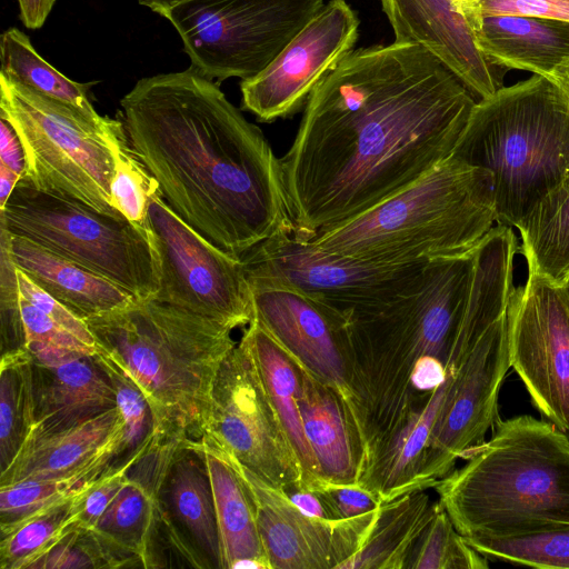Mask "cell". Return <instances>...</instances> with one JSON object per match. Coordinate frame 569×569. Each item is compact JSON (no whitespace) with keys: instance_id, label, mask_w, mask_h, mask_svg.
<instances>
[{"instance_id":"1","label":"cell","mask_w":569,"mask_h":569,"mask_svg":"<svg viewBox=\"0 0 569 569\" xmlns=\"http://www.w3.org/2000/svg\"><path fill=\"white\" fill-rule=\"evenodd\" d=\"M476 102L421 46L349 52L310 94L280 158L295 231L312 239L449 158Z\"/></svg>"},{"instance_id":"2","label":"cell","mask_w":569,"mask_h":569,"mask_svg":"<svg viewBox=\"0 0 569 569\" xmlns=\"http://www.w3.org/2000/svg\"><path fill=\"white\" fill-rule=\"evenodd\" d=\"M120 106L163 200L211 243L241 258L295 227L280 158L213 80L191 68L142 78Z\"/></svg>"},{"instance_id":"3","label":"cell","mask_w":569,"mask_h":569,"mask_svg":"<svg viewBox=\"0 0 569 569\" xmlns=\"http://www.w3.org/2000/svg\"><path fill=\"white\" fill-rule=\"evenodd\" d=\"M475 272L476 246L429 260L390 298L343 313L348 405L363 442V465L413 415L415 368L428 358L448 362Z\"/></svg>"},{"instance_id":"4","label":"cell","mask_w":569,"mask_h":569,"mask_svg":"<svg viewBox=\"0 0 569 569\" xmlns=\"http://www.w3.org/2000/svg\"><path fill=\"white\" fill-rule=\"evenodd\" d=\"M433 487L466 539L569 526V437L543 418L499 419Z\"/></svg>"},{"instance_id":"5","label":"cell","mask_w":569,"mask_h":569,"mask_svg":"<svg viewBox=\"0 0 569 569\" xmlns=\"http://www.w3.org/2000/svg\"><path fill=\"white\" fill-rule=\"evenodd\" d=\"M83 320L143 391L154 435L199 440L213 379L237 345L232 329L156 299Z\"/></svg>"},{"instance_id":"6","label":"cell","mask_w":569,"mask_h":569,"mask_svg":"<svg viewBox=\"0 0 569 569\" xmlns=\"http://www.w3.org/2000/svg\"><path fill=\"white\" fill-rule=\"evenodd\" d=\"M491 171L450 156L367 211L309 239L318 248L376 263L459 254L496 222Z\"/></svg>"},{"instance_id":"7","label":"cell","mask_w":569,"mask_h":569,"mask_svg":"<svg viewBox=\"0 0 569 569\" xmlns=\"http://www.w3.org/2000/svg\"><path fill=\"white\" fill-rule=\"evenodd\" d=\"M493 176L496 222L517 224L569 170V99L533 74L476 102L453 149Z\"/></svg>"},{"instance_id":"8","label":"cell","mask_w":569,"mask_h":569,"mask_svg":"<svg viewBox=\"0 0 569 569\" xmlns=\"http://www.w3.org/2000/svg\"><path fill=\"white\" fill-rule=\"evenodd\" d=\"M0 117L17 132L34 187L122 216L111 201L113 141L123 122L87 113L0 73Z\"/></svg>"},{"instance_id":"9","label":"cell","mask_w":569,"mask_h":569,"mask_svg":"<svg viewBox=\"0 0 569 569\" xmlns=\"http://www.w3.org/2000/svg\"><path fill=\"white\" fill-rule=\"evenodd\" d=\"M0 217L10 234L108 279L137 299H152L158 292V252L146 222L101 213L79 200L41 190L24 178Z\"/></svg>"},{"instance_id":"10","label":"cell","mask_w":569,"mask_h":569,"mask_svg":"<svg viewBox=\"0 0 569 569\" xmlns=\"http://www.w3.org/2000/svg\"><path fill=\"white\" fill-rule=\"evenodd\" d=\"M325 6L323 0H188L162 17L193 69L219 82L263 71Z\"/></svg>"},{"instance_id":"11","label":"cell","mask_w":569,"mask_h":569,"mask_svg":"<svg viewBox=\"0 0 569 569\" xmlns=\"http://www.w3.org/2000/svg\"><path fill=\"white\" fill-rule=\"evenodd\" d=\"M146 224L159 259V289L152 298L208 318L230 329L252 320V299L244 266L211 243L154 193Z\"/></svg>"},{"instance_id":"12","label":"cell","mask_w":569,"mask_h":569,"mask_svg":"<svg viewBox=\"0 0 569 569\" xmlns=\"http://www.w3.org/2000/svg\"><path fill=\"white\" fill-rule=\"evenodd\" d=\"M202 436L273 487L301 483L295 453L242 338L216 373Z\"/></svg>"},{"instance_id":"13","label":"cell","mask_w":569,"mask_h":569,"mask_svg":"<svg viewBox=\"0 0 569 569\" xmlns=\"http://www.w3.org/2000/svg\"><path fill=\"white\" fill-rule=\"evenodd\" d=\"M241 260L246 276L278 279L342 313L390 298L428 262L376 263L328 252L295 227L263 240Z\"/></svg>"},{"instance_id":"14","label":"cell","mask_w":569,"mask_h":569,"mask_svg":"<svg viewBox=\"0 0 569 569\" xmlns=\"http://www.w3.org/2000/svg\"><path fill=\"white\" fill-rule=\"evenodd\" d=\"M511 368L540 417L569 432V290L528 273L507 307Z\"/></svg>"},{"instance_id":"15","label":"cell","mask_w":569,"mask_h":569,"mask_svg":"<svg viewBox=\"0 0 569 569\" xmlns=\"http://www.w3.org/2000/svg\"><path fill=\"white\" fill-rule=\"evenodd\" d=\"M360 20L346 0H330L258 76L242 80V109L261 122L293 116L349 53Z\"/></svg>"},{"instance_id":"16","label":"cell","mask_w":569,"mask_h":569,"mask_svg":"<svg viewBox=\"0 0 569 569\" xmlns=\"http://www.w3.org/2000/svg\"><path fill=\"white\" fill-rule=\"evenodd\" d=\"M510 368L506 313L478 338L456 373L425 459L421 490L433 488L486 440L500 419L499 393Z\"/></svg>"},{"instance_id":"17","label":"cell","mask_w":569,"mask_h":569,"mask_svg":"<svg viewBox=\"0 0 569 569\" xmlns=\"http://www.w3.org/2000/svg\"><path fill=\"white\" fill-rule=\"evenodd\" d=\"M254 319L305 370L348 403L346 319L341 311L278 279L247 276Z\"/></svg>"},{"instance_id":"18","label":"cell","mask_w":569,"mask_h":569,"mask_svg":"<svg viewBox=\"0 0 569 569\" xmlns=\"http://www.w3.org/2000/svg\"><path fill=\"white\" fill-rule=\"evenodd\" d=\"M224 455L250 491L271 569H340L356 553L373 525L308 516L283 490L264 482Z\"/></svg>"},{"instance_id":"19","label":"cell","mask_w":569,"mask_h":569,"mask_svg":"<svg viewBox=\"0 0 569 569\" xmlns=\"http://www.w3.org/2000/svg\"><path fill=\"white\" fill-rule=\"evenodd\" d=\"M157 499L163 543L189 566L222 569L211 480L196 440H186L174 451Z\"/></svg>"},{"instance_id":"20","label":"cell","mask_w":569,"mask_h":569,"mask_svg":"<svg viewBox=\"0 0 569 569\" xmlns=\"http://www.w3.org/2000/svg\"><path fill=\"white\" fill-rule=\"evenodd\" d=\"M36 425L31 435L78 426L117 407L111 382L96 353L29 341Z\"/></svg>"},{"instance_id":"21","label":"cell","mask_w":569,"mask_h":569,"mask_svg":"<svg viewBox=\"0 0 569 569\" xmlns=\"http://www.w3.org/2000/svg\"><path fill=\"white\" fill-rule=\"evenodd\" d=\"M395 41L418 44L452 70L479 100L500 83L478 50L466 20L449 0H380Z\"/></svg>"},{"instance_id":"22","label":"cell","mask_w":569,"mask_h":569,"mask_svg":"<svg viewBox=\"0 0 569 569\" xmlns=\"http://www.w3.org/2000/svg\"><path fill=\"white\" fill-rule=\"evenodd\" d=\"M122 439L123 421L117 407L71 428L31 435L0 473V486L107 468Z\"/></svg>"},{"instance_id":"23","label":"cell","mask_w":569,"mask_h":569,"mask_svg":"<svg viewBox=\"0 0 569 569\" xmlns=\"http://www.w3.org/2000/svg\"><path fill=\"white\" fill-rule=\"evenodd\" d=\"M298 405L307 440L325 483H358L365 448L342 395L299 366Z\"/></svg>"},{"instance_id":"24","label":"cell","mask_w":569,"mask_h":569,"mask_svg":"<svg viewBox=\"0 0 569 569\" xmlns=\"http://www.w3.org/2000/svg\"><path fill=\"white\" fill-rule=\"evenodd\" d=\"M476 46L491 64L553 78L569 60V22L518 14L480 13L470 26Z\"/></svg>"},{"instance_id":"25","label":"cell","mask_w":569,"mask_h":569,"mask_svg":"<svg viewBox=\"0 0 569 569\" xmlns=\"http://www.w3.org/2000/svg\"><path fill=\"white\" fill-rule=\"evenodd\" d=\"M10 256L40 288L82 319L124 308L137 298L108 279L9 233Z\"/></svg>"},{"instance_id":"26","label":"cell","mask_w":569,"mask_h":569,"mask_svg":"<svg viewBox=\"0 0 569 569\" xmlns=\"http://www.w3.org/2000/svg\"><path fill=\"white\" fill-rule=\"evenodd\" d=\"M210 476L222 569H271L246 483L226 455L206 436L196 440Z\"/></svg>"},{"instance_id":"27","label":"cell","mask_w":569,"mask_h":569,"mask_svg":"<svg viewBox=\"0 0 569 569\" xmlns=\"http://www.w3.org/2000/svg\"><path fill=\"white\" fill-rule=\"evenodd\" d=\"M242 339L252 355L266 392L295 453L301 485L311 489L321 488L326 483L307 440L298 405L299 365L254 319L248 325Z\"/></svg>"},{"instance_id":"28","label":"cell","mask_w":569,"mask_h":569,"mask_svg":"<svg viewBox=\"0 0 569 569\" xmlns=\"http://www.w3.org/2000/svg\"><path fill=\"white\" fill-rule=\"evenodd\" d=\"M436 507L437 500L432 501L426 490L382 503L359 549L340 569H406Z\"/></svg>"},{"instance_id":"29","label":"cell","mask_w":569,"mask_h":569,"mask_svg":"<svg viewBox=\"0 0 569 569\" xmlns=\"http://www.w3.org/2000/svg\"><path fill=\"white\" fill-rule=\"evenodd\" d=\"M528 273L569 287V170L516 227Z\"/></svg>"},{"instance_id":"30","label":"cell","mask_w":569,"mask_h":569,"mask_svg":"<svg viewBox=\"0 0 569 569\" xmlns=\"http://www.w3.org/2000/svg\"><path fill=\"white\" fill-rule=\"evenodd\" d=\"M36 425L32 363L26 348L1 355L0 473L13 461Z\"/></svg>"},{"instance_id":"31","label":"cell","mask_w":569,"mask_h":569,"mask_svg":"<svg viewBox=\"0 0 569 569\" xmlns=\"http://www.w3.org/2000/svg\"><path fill=\"white\" fill-rule=\"evenodd\" d=\"M0 61V73L87 113H98L90 98L96 82L80 83L63 76L39 56L21 30L10 28L1 34Z\"/></svg>"},{"instance_id":"32","label":"cell","mask_w":569,"mask_h":569,"mask_svg":"<svg viewBox=\"0 0 569 569\" xmlns=\"http://www.w3.org/2000/svg\"><path fill=\"white\" fill-rule=\"evenodd\" d=\"M90 487L0 533V568L32 569L77 525L83 497Z\"/></svg>"},{"instance_id":"33","label":"cell","mask_w":569,"mask_h":569,"mask_svg":"<svg viewBox=\"0 0 569 569\" xmlns=\"http://www.w3.org/2000/svg\"><path fill=\"white\" fill-rule=\"evenodd\" d=\"M96 357L107 373L123 421V439L110 468L134 462L154 436L153 415L143 391L129 372L107 351L97 346Z\"/></svg>"},{"instance_id":"34","label":"cell","mask_w":569,"mask_h":569,"mask_svg":"<svg viewBox=\"0 0 569 569\" xmlns=\"http://www.w3.org/2000/svg\"><path fill=\"white\" fill-rule=\"evenodd\" d=\"M489 561L569 569V526L527 535L466 539Z\"/></svg>"},{"instance_id":"35","label":"cell","mask_w":569,"mask_h":569,"mask_svg":"<svg viewBox=\"0 0 569 569\" xmlns=\"http://www.w3.org/2000/svg\"><path fill=\"white\" fill-rule=\"evenodd\" d=\"M107 468L90 469L63 478L30 479L0 486V532L4 533L27 518L87 489Z\"/></svg>"},{"instance_id":"36","label":"cell","mask_w":569,"mask_h":569,"mask_svg":"<svg viewBox=\"0 0 569 569\" xmlns=\"http://www.w3.org/2000/svg\"><path fill=\"white\" fill-rule=\"evenodd\" d=\"M489 560L458 532L437 500L433 517L421 532L406 569H487Z\"/></svg>"},{"instance_id":"37","label":"cell","mask_w":569,"mask_h":569,"mask_svg":"<svg viewBox=\"0 0 569 569\" xmlns=\"http://www.w3.org/2000/svg\"><path fill=\"white\" fill-rule=\"evenodd\" d=\"M142 567L140 559L93 528L77 525L32 569Z\"/></svg>"},{"instance_id":"38","label":"cell","mask_w":569,"mask_h":569,"mask_svg":"<svg viewBox=\"0 0 569 569\" xmlns=\"http://www.w3.org/2000/svg\"><path fill=\"white\" fill-rule=\"evenodd\" d=\"M112 206L128 220L144 224L150 198L160 192L158 182L137 157L126 130L113 141Z\"/></svg>"},{"instance_id":"39","label":"cell","mask_w":569,"mask_h":569,"mask_svg":"<svg viewBox=\"0 0 569 569\" xmlns=\"http://www.w3.org/2000/svg\"><path fill=\"white\" fill-rule=\"evenodd\" d=\"M0 318L1 355L26 348L17 267L9 251V232L1 224Z\"/></svg>"},{"instance_id":"40","label":"cell","mask_w":569,"mask_h":569,"mask_svg":"<svg viewBox=\"0 0 569 569\" xmlns=\"http://www.w3.org/2000/svg\"><path fill=\"white\" fill-rule=\"evenodd\" d=\"M319 490L337 521L372 525L382 505L371 491L358 483L325 485Z\"/></svg>"},{"instance_id":"41","label":"cell","mask_w":569,"mask_h":569,"mask_svg":"<svg viewBox=\"0 0 569 569\" xmlns=\"http://www.w3.org/2000/svg\"><path fill=\"white\" fill-rule=\"evenodd\" d=\"M17 278L19 293L22 298L49 316L87 347L97 351L96 339L82 318L36 284L27 273L19 268H17Z\"/></svg>"},{"instance_id":"42","label":"cell","mask_w":569,"mask_h":569,"mask_svg":"<svg viewBox=\"0 0 569 569\" xmlns=\"http://www.w3.org/2000/svg\"><path fill=\"white\" fill-rule=\"evenodd\" d=\"M20 310L26 333V345L29 341H38L91 355L97 352L87 347L78 338L21 296Z\"/></svg>"},{"instance_id":"43","label":"cell","mask_w":569,"mask_h":569,"mask_svg":"<svg viewBox=\"0 0 569 569\" xmlns=\"http://www.w3.org/2000/svg\"><path fill=\"white\" fill-rule=\"evenodd\" d=\"M133 463V462H132ZM110 468L87 490L78 518V525L94 528L99 519L127 481L128 468L132 465Z\"/></svg>"},{"instance_id":"44","label":"cell","mask_w":569,"mask_h":569,"mask_svg":"<svg viewBox=\"0 0 569 569\" xmlns=\"http://www.w3.org/2000/svg\"><path fill=\"white\" fill-rule=\"evenodd\" d=\"M485 14H518L569 22V0H479Z\"/></svg>"},{"instance_id":"45","label":"cell","mask_w":569,"mask_h":569,"mask_svg":"<svg viewBox=\"0 0 569 569\" xmlns=\"http://www.w3.org/2000/svg\"><path fill=\"white\" fill-rule=\"evenodd\" d=\"M281 490L306 515L321 520L337 521L319 489L307 488L298 482Z\"/></svg>"},{"instance_id":"46","label":"cell","mask_w":569,"mask_h":569,"mask_svg":"<svg viewBox=\"0 0 569 569\" xmlns=\"http://www.w3.org/2000/svg\"><path fill=\"white\" fill-rule=\"evenodd\" d=\"M0 162L21 176L26 171V160L20 139L12 126L0 117Z\"/></svg>"},{"instance_id":"47","label":"cell","mask_w":569,"mask_h":569,"mask_svg":"<svg viewBox=\"0 0 569 569\" xmlns=\"http://www.w3.org/2000/svg\"><path fill=\"white\" fill-rule=\"evenodd\" d=\"M19 17L28 29H39L43 26L56 0H17Z\"/></svg>"},{"instance_id":"48","label":"cell","mask_w":569,"mask_h":569,"mask_svg":"<svg viewBox=\"0 0 569 569\" xmlns=\"http://www.w3.org/2000/svg\"><path fill=\"white\" fill-rule=\"evenodd\" d=\"M21 176L0 162V210H3Z\"/></svg>"},{"instance_id":"49","label":"cell","mask_w":569,"mask_h":569,"mask_svg":"<svg viewBox=\"0 0 569 569\" xmlns=\"http://www.w3.org/2000/svg\"><path fill=\"white\" fill-rule=\"evenodd\" d=\"M455 10L462 16L467 24L470 26L480 14L479 0H449Z\"/></svg>"},{"instance_id":"50","label":"cell","mask_w":569,"mask_h":569,"mask_svg":"<svg viewBox=\"0 0 569 569\" xmlns=\"http://www.w3.org/2000/svg\"><path fill=\"white\" fill-rule=\"evenodd\" d=\"M139 4L151 9L153 12L163 16L173 7L188 0H137Z\"/></svg>"},{"instance_id":"51","label":"cell","mask_w":569,"mask_h":569,"mask_svg":"<svg viewBox=\"0 0 569 569\" xmlns=\"http://www.w3.org/2000/svg\"><path fill=\"white\" fill-rule=\"evenodd\" d=\"M552 80L563 90L569 99V60L555 72Z\"/></svg>"},{"instance_id":"52","label":"cell","mask_w":569,"mask_h":569,"mask_svg":"<svg viewBox=\"0 0 569 569\" xmlns=\"http://www.w3.org/2000/svg\"><path fill=\"white\" fill-rule=\"evenodd\" d=\"M568 290H569V287H568ZM567 435H568V437H569V432H568Z\"/></svg>"}]
</instances>
